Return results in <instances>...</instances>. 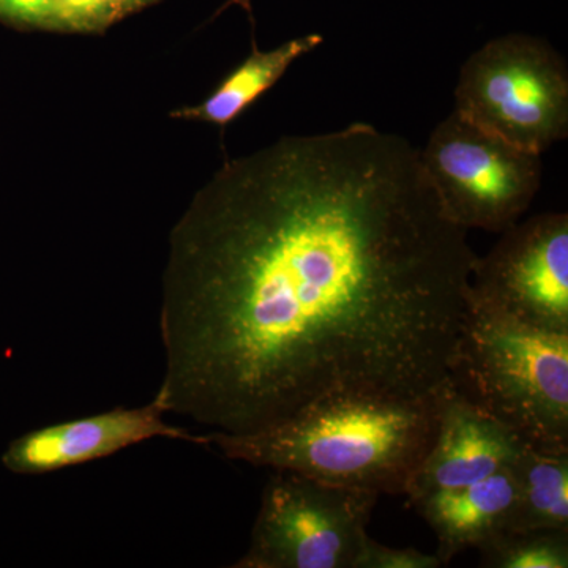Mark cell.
<instances>
[{
  "label": "cell",
  "mask_w": 568,
  "mask_h": 568,
  "mask_svg": "<svg viewBox=\"0 0 568 568\" xmlns=\"http://www.w3.org/2000/svg\"><path fill=\"white\" fill-rule=\"evenodd\" d=\"M476 257L467 301L528 327L568 334V215L547 212L500 233Z\"/></svg>",
  "instance_id": "7"
},
{
  "label": "cell",
  "mask_w": 568,
  "mask_h": 568,
  "mask_svg": "<svg viewBox=\"0 0 568 568\" xmlns=\"http://www.w3.org/2000/svg\"><path fill=\"white\" fill-rule=\"evenodd\" d=\"M436 555H426L414 548H394L366 538L355 568H439Z\"/></svg>",
  "instance_id": "15"
},
{
  "label": "cell",
  "mask_w": 568,
  "mask_h": 568,
  "mask_svg": "<svg viewBox=\"0 0 568 568\" xmlns=\"http://www.w3.org/2000/svg\"><path fill=\"white\" fill-rule=\"evenodd\" d=\"M0 18L33 28L52 29V0H0Z\"/></svg>",
  "instance_id": "16"
},
{
  "label": "cell",
  "mask_w": 568,
  "mask_h": 568,
  "mask_svg": "<svg viewBox=\"0 0 568 568\" xmlns=\"http://www.w3.org/2000/svg\"><path fill=\"white\" fill-rule=\"evenodd\" d=\"M323 36L310 33L280 44L274 50L253 52L200 104L171 112V118L224 126L282 80L295 61L323 44Z\"/></svg>",
  "instance_id": "11"
},
{
  "label": "cell",
  "mask_w": 568,
  "mask_h": 568,
  "mask_svg": "<svg viewBox=\"0 0 568 568\" xmlns=\"http://www.w3.org/2000/svg\"><path fill=\"white\" fill-rule=\"evenodd\" d=\"M476 257L398 134L355 122L226 160L168 241L155 398L242 435L327 396L432 394Z\"/></svg>",
  "instance_id": "1"
},
{
  "label": "cell",
  "mask_w": 568,
  "mask_h": 568,
  "mask_svg": "<svg viewBox=\"0 0 568 568\" xmlns=\"http://www.w3.org/2000/svg\"><path fill=\"white\" fill-rule=\"evenodd\" d=\"M480 567L567 568L568 530L506 532L480 549Z\"/></svg>",
  "instance_id": "13"
},
{
  "label": "cell",
  "mask_w": 568,
  "mask_h": 568,
  "mask_svg": "<svg viewBox=\"0 0 568 568\" xmlns=\"http://www.w3.org/2000/svg\"><path fill=\"white\" fill-rule=\"evenodd\" d=\"M444 387L417 398L334 395L256 432L205 436L227 458L335 487L406 495L439 426Z\"/></svg>",
  "instance_id": "2"
},
{
  "label": "cell",
  "mask_w": 568,
  "mask_h": 568,
  "mask_svg": "<svg viewBox=\"0 0 568 568\" xmlns=\"http://www.w3.org/2000/svg\"><path fill=\"white\" fill-rule=\"evenodd\" d=\"M121 17L114 0H52V31L99 32Z\"/></svg>",
  "instance_id": "14"
},
{
  "label": "cell",
  "mask_w": 568,
  "mask_h": 568,
  "mask_svg": "<svg viewBox=\"0 0 568 568\" xmlns=\"http://www.w3.org/2000/svg\"><path fill=\"white\" fill-rule=\"evenodd\" d=\"M447 384L528 446L568 452V334L538 331L467 301Z\"/></svg>",
  "instance_id": "3"
},
{
  "label": "cell",
  "mask_w": 568,
  "mask_h": 568,
  "mask_svg": "<svg viewBox=\"0 0 568 568\" xmlns=\"http://www.w3.org/2000/svg\"><path fill=\"white\" fill-rule=\"evenodd\" d=\"M525 446L507 426L455 394L446 379L436 437L407 488V503L495 476L514 465Z\"/></svg>",
  "instance_id": "9"
},
{
  "label": "cell",
  "mask_w": 568,
  "mask_h": 568,
  "mask_svg": "<svg viewBox=\"0 0 568 568\" xmlns=\"http://www.w3.org/2000/svg\"><path fill=\"white\" fill-rule=\"evenodd\" d=\"M118 3L119 9L122 13H129V11L141 9V7L148 6V3L155 2V0H114Z\"/></svg>",
  "instance_id": "17"
},
{
  "label": "cell",
  "mask_w": 568,
  "mask_h": 568,
  "mask_svg": "<svg viewBox=\"0 0 568 568\" xmlns=\"http://www.w3.org/2000/svg\"><path fill=\"white\" fill-rule=\"evenodd\" d=\"M514 466V465H511ZM500 470L467 487L429 493L409 500L437 538L443 566L466 549H480L510 529L517 503L514 469Z\"/></svg>",
  "instance_id": "10"
},
{
  "label": "cell",
  "mask_w": 568,
  "mask_h": 568,
  "mask_svg": "<svg viewBox=\"0 0 568 568\" xmlns=\"http://www.w3.org/2000/svg\"><path fill=\"white\" fill-rule=\"evenodd\" d=\"M379 495L274 470L237 568H355Z\"/></svg>",
  "instance_id": "5"
},
{
  "label": "cell",
  "mask_w": 568,
  "mask_h": 568,
  "mask_svg": "<svg viewBox=\"0 0 568 568\" xmlns=\"http://www.w3.org/2000/svg\"><path fill=\"white\" fill-rule=\"evenodd\" d=\"M511 469L517 503L508 532L568 530V452L525 446Z\"/></svg>",
  "instance_id": "12"
},
{
  "label": "cell",
  "mask_w": 568,
  "mask_h": 568,
  "mask_svg": "<svg viewBox=\"0 0 568 568\" xmlns=\"http://www.w3.org/2000/svg\"><path fill=\"white\" fill-rule=\"evenodd\" d=\"M455 102L467 122L541 155L568 134L566 59L537 37H499L467 59Z\"/></svg>",
  "instance_id": "4"
},
{
  "label": "cell",
  "mask_w": 568,
  "mask_h": 568,
  "mask_svg": "<svg viewBox=\"0 0 568 568\" xmlns=\"http://www.w3.org/2000/svg\"><path fill=\"white\" fill-rule=\"evenodd\" d=\"M420 163L452 223L499 234L528 211L544 173L541 155L514 148L455 111L433 130Z\"/></svg>",
  "instance_id": "6"
},
{
  "label": "cell",
  "mask_w": 568,
  "mask_h": 568,
  "mask_svg": "<svg viewBox=\"0 0 568 568\" xmlns=\"http://www.w3.org/2000/svg\"><path fill=\"white\" fill-rule=\"evenodd\" d=\"M231 3H237V6H242L244 7V9L250 11V0H231V2L227 3V6H231ZM226 7H224V9H226Z\"/></svg>",
  "instance_id": "18"
},
{
  "label": "cell",
  "mask_w": 568,
  "mask_h": 568,
  "mask_svg": "<svg viewBox=\"0 0 568 568\" xmlns=\"http://www.w3.org/2000/svg\"><path fill=\"white\" fill-rule=\"evenodd\" d=\"M164 407L153 396L140 407H115L106 413L62 422L26 433L2 455V465L20 476H40L111 457L155 437L207 444L205 436L168 425Z\"/></svg>",
  "instance_id": "8"
}]
</instances>
